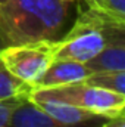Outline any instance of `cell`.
<instances>
[{"mask_svg": "<svg viewBox=\"0 0 125 127\" xmlns=\"http://www.w3.org/2000/svg\"><path fill=\"white\" fill-rule=\"evenodd\" d=\"M71 0H4L0 4V44L55 41L75 12Z\"/></svg>", "mask_w": 125, "mask_h": 127, "instance_id": "obj_1", "label": "cell"}, {"mask_svg": "<svg viewBox=\"0 0 125 127\" xmlns=\"http://www.w3.org/2000/svg\"><path fill=\"white\" fill-rule=\"evenodd\" d=\"M125 40V22L87 6L78 10L69 30L53 41L55 59H69L85 64L103 47Z\"/></svg>", "mask_w": 125, "mask_h": 127, "instance_id": "obj_2", "label": "cell"}, {"mask_svg": "<svg viewBox=\"0 0 125 127\" xmlns=\"http://www.w3.org/2000/svg\"><path fill=\"white\" fill-rule=\"evenodd\" d=\"M28 96L63 102L104 118L122 115L125 106V95L97 89L83 81L55 87H34L30 90Z\"/></svg>", "mask_w": 125, "mask_h": 127, "instance_id": "obj_3", "label": "cell"}, {"mask_svg": "<svg viewBox=\"0 0 125 127\" xmlns=\"http://www.w3.org/2000/svg\"><path fill=\"white\" fill-rule=\"evenodd\" d=\"M53 61V41H31L0 47V62L3 66L31 87Z\"/></svg>", "mask_w": 125, "mask_h": 127, "instance_id": "obj_4", "label": "cell"}, {"mask_svg": "<svg viewBox=\"0 0 125 127\" xmlns=\"http://www.w3.org/2000/svg\"><path fill=\"white\" fill-rule=\"evenodd\" d=\"M106 118H99L83 124H63L52 118L43 109H40L30 97H27L13 112L7 127H99Z\"/></svg>", "mask_w": 125, "mask_h": 127, "instance_id": "obj_5", "label": "cell"}, {"mask_svg": "<svg viewBox=\"0 0 125 127\" xmlns=\"http://www.w3.org/2000/svg\"><path fill=\"white\" fill-rule=\"evenodd\" d=\"M90 74L91 71L87 68L85 64L69 61V59H55L31 89L55 87V86H62L69 83H78V81H83Z\"/></svg>", "mask_w": 125, "mask_h": 127, "instance_id": "obj_6", "label": "cell"}, {"mask_svg": "<svg viewBox=\"0 0 125 127\" xmlns=\"http://www.w3.org/2000/svg\"><path fill=\"white\" fill-rule=\"evenodd\" d=\"M28 97L40 109H43L52 118L61 121L63 124H83V123H87V121L104 118V117L91 114L88 111H84L81 108H77V106H72V105H68V103H63V102L44 99V97H32V96H28Z\"/></svg>", "mask_w": 125, "mask_h": 127, "instance_id": "obj_7", "label": "cell"}, {"mask_svg": "<svg viewBox=\"0 0 125 127\" xmlns=\"http://www.w3.org/2000/svg\"><path fill=\"white\" fill-rule=\"evenodd\" d=\"M85 65L91 72L125 71V43H112L103 47L91 59H88Z\"/></svg>", "mask_w": 125, "mask_h": 127, "instance_id": "obj_8", "label": "cell"}, {"mask_svg": "<svg viewBox=\"0 0 125 127\" xmlns=\"http://www.w3.org/2000/svg\"><path fill=\"white\" fill-rule=\"evenodd\" d=\"M83 83L97 89L115 92L125 95V71H104V72H91L87 75Z\"/></svg>", "mask_w": 125, "mask_h": 127, "instance_id": "obj_9", "label": "cell"}, {"mask_svg": "<svg viewBox=\"0 0 125 127\" xmlns=\"http://www.w3.org/2000/svg\"><path fill=\"white\" fill-rule=\"evenodd\" d=\"M31 86L13 77L0 62V100L18 95H30Z\"/></svg>", "mask_w": 125, "mask_h": 127, "instance_id": "obj_10", "label": "cell"}, {"mask_svg": "<svg viewBox=\"0 0 125 127\" xmlns=\"http://www.w3.org/2000/svg\"><path fill=\"white\" fill-rule=\"evenodd\" d=\"M28 97V95H18L0 100V127H7L15 109Z\"/></svg>", "mask_w": 125, "mask_h": 127, "instance_id": "obj_11", "label": "cell"}, {"mask_svg": "<svg viewBox=\"0 0 125 127\" xmlns=\"http://www.w3.org/2000/svg\"><path fill=\"white\" fill-rule=\"evenodd\" d=\"M100 10L119 22H125V0H104Z\"/></svg>", "mask_w": 125, "mask_h": 127, "instance_id": "obj_12", "label": "cell"}, {"mask_svg": "<svg viewBox=\"0 0 125 127\" xmlns=\"http://www.w3.org/2000/svg\"><path fill=\"white\" fill-rule=\"evenodd\" d=\"M99 127H125V118L124 114L113 117V118H106Z\"/></svg>", "mask_w": 125, "mask_h": 127, "instance_id": "obj_13", "label": "cell"}, {"mask_svg": "<svg viewBox=\"0 0 125 127\" xmlns=\"http://www.w3.org/2000/svg\"><path fill=\"white\" fill-rule=\"evenodd\" d=\"M103 3H104V0H85V4H87V6L94 7V9H99V10L102 9Z\"/></svg>", "mask_w": 125, "mask_h": 127, "instance_id": "obj_14", "label": "cell"}, {"mask_svg": "<svg viewBox=\"0 0 125 127\" xmlns=\"http://www.w3.org/2000/svg\"><path fill=\"white\" fill-rule=\"evenodd\" d=\"M3 1H4V0H0V4H1V3H3Z\"/></svg>", "mask_w": 125, "mask_h": 127, "instance_id": "obj_15", "label": "cell"}, {"mask_svg": "<svg viewBox=\"0 0 125 127\" xmlns=\"http://www.w3.org/2000/svg\"><path fill=\"white\" fill-rule=\"evenodd\" d=\"M71 1H78V0H71Z\"/></svg>", "mask_w": 125, "mask_h": 127, "instance_id": "obj_16", "label": "cell"}, {"mask_svg": "<svg viewBox=\"0 0 125 127\" xmlns=\"http://www.w3.org/2000/svg\"><path fill=\"white\" fill-rule=\"evenodd\" d=\"M0 47H1V44H0Z\"/></svg>", "mask_w": 125, "mask_h": 127, "instance_id": "obj_17", "label": "cell"}]
</instances>
